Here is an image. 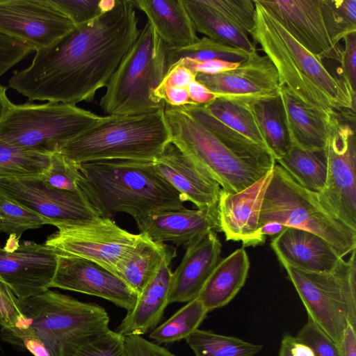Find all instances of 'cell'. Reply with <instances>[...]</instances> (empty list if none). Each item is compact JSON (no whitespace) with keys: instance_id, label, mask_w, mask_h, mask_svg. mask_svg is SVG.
Segmentation results:
<instances>
[{"instance_id":"cell-1","label":"cell","mask_w":356,"mask_h":356,"mask_svg":"<svg viewBox=\"0 0 356 356\" xmlns=\"http://www.w3.org/2000/svg\"><path fill=\"white\" fill-rule=\"evenodd\" d=\"M138 25L132 1L115 0L98 18L36 51L28 67L14 72L9 86L29 101H91L137 38Z\"/></svg>"},{"instance_id":"cell-2","label":"cell","mask_w":356,"mask_h":356,"mask_svg":"<svg viewBox=\"0 0 356 356\" xmlns=\"http://www.w3.org/2000/svg\"><path fill=\"white\" fill-rule=\"evenodd\" d=\"M249 35L275 66L280 86L307 106L330 117L355 113V95L323 60L303 47L257 0Z\"/></svg>"},{"instance_id":"cell-3","label":"cell","mask_w":356,"mask_h":356,"mask_svg":"<svg viewBox=\"0 0 356 356\" xmlns=\"http://www.w3.org/2000/svg\"><path fill=\"white\" fill-rule=\"evenodd\" d=\"M79 170L78 187L102 217L122 212L138 223L157 212L184 208L180 194L152 161H95L79 164Z\"/></svg>"},{"instance_id":"cell-4","label":"cell","mask_w":356,"mask_h":356,"mask_svg":"<svg viewBox=\"0 0 356 356\" xmlns=\"http://www.w3.org/2000/svg\"><path fill=\"white\" fill-rule=\"evenodd\" d=\"M171 143L164 108L154 112L108 115L68 142L58 152L76 164L101 160L153 161Z\"/></svg>"},{"instance_id":"cell-5","label":"cell","mask_w":356,"mask_h":356,"mask_svg":"<svg viewBox=\"0 0 356 356\" xmlns=\"http://www.w3.org/2000/svg\"><path fill=\"white\" fill-rule=\"evenodd\" d=\"M168 47L147 22L111 76L99 106L107 115L163 109L159 88L167 72Z\"/></svg>"},{"instance_id":"cell-6","label":"cell","mask_w":356,"mask_h":356,"mask_svg":"<svg viewBox=\"0 0 356 356\" xmlns=\"http://www.w3.org/2000/svg\"><path fill=\"white\" fill-rule=\"evenodd\" d=\"M270 222L318 235L329 243L341 258L356 248V231L327 209L318 193L300 186L276 163L263 197L259 218V229Z\"/></svg>"},{"instance_id":"cell-7","label":"cell","mask_w":356,"mask_h":356,"mask_svg":"<svg viewBox=\"0 0 356 356\" xmlns=\"http://www.w3.org/2000/svg\"><path fill=\"white\" fill-rule=\"evenodd\" d=\"M107 116L62 102H10L0 117V140L51 155L68 142L104 122Z\"/></svg>"},{"instance_id":"cell-8","label":"cell","mask_w":356,"mask_h":356,"mask_svg":"<svg viewBox=\"0 0 356 356\" xmlns=\"http://www.w3.org/2000/svg\"><path fill=\"white\" fill-rule=\"evenodd\" d=\"M164 115L171 143L229 193L247 188L274 167L241 157L181 107L165 104Z\"/></svg>"},{"instance_id":"cell-9","label":"cell","mask_w":356,"mask_h":356,"mask_svg":"<svg viewBox=\"0 0 356 356\" xmlns=\"http://www.w3.org/2000/svg\"><path fill=\"white\" fill-rule=\"evenodd\" d=\"M348 260L323 273L282 264L310 318L339 346L349 323L356 327L355 250Z\"/></svg>"},{"instance_id":"cell-10","label":"cell","mask_w":356,"mask_h":356,"mask_svg":"<svg viewBox=\"0 0 356 356\" xmlns=\"http://www.w3.org/2000/svg\"><path fill=\"white\" fill-rule=\"evenodd\" d=\"M20 302L31 325L59 356L65 344L109 330L103 307L58 291L48 289Z\"/></svg>"},{"instance_id":"cell-11","label":"cell","mask_w":356,"mask_h":356,"mask_svg":"<svg viewBox=\"0 0 356 356\" xmlns=\"http://www.w3.org/2000/svg\"><path fill=\"white\" fill-rule=\"evenodd\" d=\"M49 235L44 245L57 252L79 257L106 268L116 275L142 238L119 227L111 218L100 216L89 222L63 226Z\"/></svg>"},{"instance_id":"cell-12","label":"cell","mask_w":356,"mask_h":356,"mask_svg":"<svg viewBox=\"0 0 356 356\" xmlns=\"http://www.w3.org/2000/svg\"><path fill=\"white\" fill-rule=\"evenodd\" d=\"M0 193L57 228L89 222L101 216L79 188L58 189L40 178L0 179Z\"/></svg>"},{"instance_id":"cell-13","label":"cell","mask_w":356,"mask_h":356,"mask_svg":"<svg viewBox=\"0 0 356 356\" xmlns=\"http://www.w3.org/2000/svg\"><path fill=\"white\" fill-rule=\"evenodd\" d=\"M343 121L328 138L326 186L318 194L327 209L356 231V137L355 124L352 125L355 121Z\"/></svg>"},{"instance_id":"cell-14","label":"cell","mask_w":356,"mask_h":356,"mask_svg":"<svg viewBox=\"0 0 356 356\" xmlns=\"http://www.w3.org/2000/svg\"><path fill=\"white\" fill-rule=\"evenodd\" d=\"M75 28L52 0H0V33L36 51Z\"/></svg>"},{"instance_id":"cell-15","label":"cell","mask_w":356,"mask_h":356,"mask_svg":"<svg viewBox=\"0 0 356 356\" xmlns=\"http://www.w3.org/2000/svg\"><path fill=\"white\" fill-rule=\"evenodd\" d=\"M16 238L14 245L0 246V280L24 300L50 289L58 262V253L44 244Z\"/></svg>"},{"instance_id":"cell-16","label":"cell","mask_w":356,"mask_h":356,"mask_svg":"<svg viewBox=\"0 0 356 356\" xmlns=\"http://www.w3.org/2000/svg\"><path fill=\"white\" fill-rule=\"evenodd\" d=\"M196 80L216 97L251 105L280 95L277 72L257 51L234 70L218 74H196Z\"/></svg>"},{"instance_id":"cell-17","label":"cell","mask_w":356,"mask_h":356,"mask_svg":"<svg viewBox=\"0 0 356 356\" xmlns=\"http://www.w3.org/2000/svg\"><path fill=\"white\" fill-rule=\"evenodd\" d=\"M57 253V267L50 288L99 297L127 312L134 307L138 294L119 277L89 260Z\"/></svg>"},{"instance_id":"cell-18","label":"cell","mask_w":356,"mask_h":356,"mask_svg":"<svg viewBox=\"0 0 356 356\" xmlns=\"http://www.w3.org/2000/svg\"><path fill=\"white\" fill-rule=\"evenodd\" d=\"M308 51L339 62L340 48L329 35L321 0H257Z\"/></svg>"},{"instance_id":"cell-19","label":"cell","mask_w":356,"mask_h":356,"mask_svg":"<svg viewBox=\"0 0 356 356\" xmlns=\"http://www.w3.org/2000/svg\"><path fill=\"white\" fill-rule=\"evenodd\" d=\"M273 169L247 188L236 193L221 188L217 206L219 231L227 241H241L243 248L264 243L259 227L260 209Z\"/></svg>"},{"instance_id":"cell-20","label":"cell","mask_w":356,"mask_h":356,"mask_svg":"<svg viewBox=\"0 0 356 356\" xmlns=\"http://www.w3.org/2000/svg\"><path fill=\"white\" fill-rule=\"evenodd\" d=\"M158 174L197 209L217 213L220 185L172 143L152 161Z\"/></svg>"},{"instance_id":"cell-21","label":"cell","mask_w":356,"mask_h":356,"mask_svg":"<svg viewBox=\"0 0 356 356\" xmlns=\"http://www.w3.org/2000/svg\"><path fill=\"white\" fill-rule=\"evenodd\" d=\"M139 234L155 243L172 242L185 248L211 231H219L216 212L206 209L168 210L136 223Z\"/></svg>"},{"instance_id":"cell-22","label":"cell","mask_w":356,"mask_h":356,"mask_svg":"<svg viewBox=\"0 0 356 356\" xmlns=\"http://www.w3.org/2000/svg\"><path fill=\"white\" fill-rule=\"evenodd\" d=\"M222 244L211 231L186 248L179 266L172 273L169 304L196 298L213 270L221 259Z\"/></svg>"},{"instance_id":"cell-23","label":"cell","mask_w":356,"mask_h":356,"mask_svg":"<svg viewBox=\"0 0 356 356\" xmlns=\"http://www.w3.org/2000/svg\"><path fill=\"white\" fill-rule=\"evenodd\" d=\"M270 245L282 264L307 272L330 271L341 259L324 238L295 227H287L273 238Z\"/></svg>"},{"instance_id":"cell-24","label":"cell","mask_w":356,"mask_h":356,"mask_svg":"<svg viewBox=\"0 0 356 356\" xmlns=\"http://www.w3.org/2000/svg\"><path fill=\"white\" fill-rule=\"evenodd\" d=\"M280 95L292 147L311 150L325 149L330 136L345 120L341 116H328L307 106L283 86H280Z\"/></svg>"},{"instance_id":"cell-25","label":"cell","mask_w":356,"mask_h":356,"mask_svg":"<svg viewBox=\"0 0 356 356\" xmlns=\"http://www.w3.org/2000/svg\"><path fill=\"white\" fill-rule=\"evenodd\" d=\"M173 259H165L156 275L139 293L134 307L127 312L117 332L122 337L142 335L154 329L169 304Z\"/></svg>"},{"instance_id":"cell-26","label":"cell","mask_w":356,"mask_h":356,"mask_svg":"<svg viewBox=\"0 0 356 356\" xmlns=\"http://www.w3.org/2000/svg\"><path fill=\"white\" fill-rule=\"evenodd\" d=\"M159 37L168 48H181L199 38L183 0H134Z\"/></svg>"},{"instance_id":"cell-27","label":"cell","mask_w":356,"mask_h":356,"mask_svg":"<svg viewBox=\"0 0 356 356\" xmlns=\"http://www.w3.org/2000/svg\"><path fill=\"white\" fill-rule=\"evenodd\" d=\"M249 268L244 248L219 261L197 296L208 312L225 306L236 296L245 283Z\"/></svg>"},{"instance_id":"cell-28","label":"cell","mask_w":356,"mask_h":356,"mask_svg":"<svg viewBox=\"0 0 356 356\" xmlns=\"http://www.w3.org/2000/svg\"><path fill=\"white\" fill-rule=\"evenodd\" d=\"M143 236L131 253L118 266L116 275L138 295L156 275L163 262L174 259L176 249Z\"/></svg>"},{"instance_id":"cell-29","label":"cell","mask_w":356,"mask_h":356,"mask_svg":"<svg viewBox=\"0 0 356 356\" xmlns=\"http://www.w3.org/2000/svg\"><path fill=\"white\" fill-rule=\"evenodd\" d=\"M196 32L248 53L257 51L249 35L227 22L203 0H183Z\"/></svg>"},{"instance_id":"cell-30","label":"cell","mask_w":356,"mask_h":356,"mask_svg":"<svg viewBox=\"0 0 356 356\" xmlns=\"http://www.w3.org/2000/svg\"><path fill=\"white\" fill-rule=\"evenodd\" d=\"M181 108L241 157L269 167L275 165V160L267 149L216 119L204 104H190Z\"/></svg>"},{"instance_id":"cell-31","label":"cell","mask_w":356,"mask_h":356,"mask_svg":"<svg viewBox=\"0 0 356 356\" xmlns=\"http://www.w3.org/2000/svg\"><path fill=\"white\" fill-rule=\"evenodd\" d=\"M275 162L305 189L320 193L325 188L327 175L325 149L311 150L293 146Z\"/></svg>"},{"instance_id":"cell-32","label":"cell","mask_w":356,"mask_h":356,"mask_svg":"<svg viewBox=\"0 0 356 356\" xmlns=\"http://www.w3.org/2000/svg\"><path fill=\"white\" fill-rule=\"evenodd\" d=\"M259 130L275 160L292 147L280 95L251 104Z\"/></svg>"},{"instance_id":"cell-33","label":"cell","mask_w":356,"mask_h":356,"mask_svg":"<svg viewBox=\"0 0 356 356\" xmlns=\"http://www.w3.org/2000/svg\"><path fill=\"white\" fill-rule=\"evenodd\" d=\"M51 155L14 146L0 140V179L41 178Z\"/></svg>"},{"instance_id":"cell-34","label":"cell","mask_w":356,"mask_h":356,"mask_svg":"<svg viewBox=\"0 0 356 356\" xmlns=\"http://www.w3.org/2000/svg\"><path fill=\"white\" fill-rule=\"evenodd\" d=\"M204 106L216 119L268 150L251 105L216 97Z\"/></svg>"},{"instance_id":"cell-35","label":"cell","mask_w":356,"mask_h":356,"mask_svg":"<svg viewBox=\"0 0 356 356\" xmlns=\"http://www.w3.org/2000/svg\"><path fill=\"white\" fill-rule=\"evenodd\" d=\"M251 54L204 36L186 47L168 48L167 71L180 60L202 62L220 60L241 63Z\"/></svg>"},{"instance_id":"cell-36","label":"cell","mask_w":356,"mask_h":356,"mask_svg":"<svg viewBox=\"0 0 356 356\" xmlns=\"http://www.w3.org/2000/svg\"><path fill=\"white\" fill-rule=\"evenodd\" d=\"M186 341L195 356H254L263 348L235 337L200 329L186 337Z\"/></svg>"},{"instance_id":"cell-37","label":"cell","mask_w":356,"mask_h":356,"mask_svg":"<svg viewBox=\"0 0 356 356\" xmlns=\"http://www.w3.org/2000/svg\"><path fill=\"white\" fill-rule=\"evenodd\" d=\"M208 312L197 297L187 302L166 321L153 329L149 334V337L158 344L186 339L198 329Z\"/></svg>"},{"instance_id":"cell-38","label":"cell","mask_w":356,"mask_h":356,"mask_svg":"<svg viewBox=\"0 0 356 356\" xmlns=\"http://www.w3.org/2000/svg\"><path fill=\"white\" fill-rule=\"evenodd\" d=\"M60 356H127L124 337L111 330L85 337L65 344Z\"/></svg>"},{"instance_id":"cell-39","label":"cell","mask_w":356,"mask_h":356,"mask_svg":"<svg viewBox=\"0 0 356 356\" xmlns=\"http://www.w3.org/2000/svg\"><path fill=\"white\" fill-rule=\"evenodd\" d=\"M323 16L335 46L356 32V0H321Z\"/></svg>"},{"instance_id":"cell-40","label":"cell","mask_w":356,"mask_h":356,"mask_svg":"<svg viewBox=\"0 0 356 356\" xmlns=\"http://www.w3.org/2000/svg\"><path fill=\"white\" fill-rule=\"evenodd\" d=\"M44 225L48 224L43 218L0 193V232L19 239L26 230Z\"/></svg>"},{"instance_id":"cell-41","label":"cell","mask_w":356,"mask_h":356,"mask_svg":"<svg viewBox=\"0 0 356 356\" xmlns=\"http://www.w3.org/2000/svg\"><path fill=\"white\" fill-rule=\"evenodd\" d=\"M227 22L249 35L255 24V4L252 0H203ZM250 36V35H249Z\"/></svg>"},{"instance_id":"cell-42","label":"cell","mask_w":356,"mask_h":356,"mask_svg":"<svg viewBox=\"0 0 356 356\" xmlns=\"http://www.w3.org/2000/svg\"><path fill=\"white\" fill-rule=\"evenodd\" d=\"M75 26L92 22L113 8L115 0H52Z\"/></svg>"},{"instance_id":"cell-43","label":"cell","mask_w":356,"mask_h":356,"mask_svg":"<svg viewBox=\"0 0 356 356\" xmlns=\"http://www.w3.org/2000/svg\"><path fill=\"white\" fill-rule=\"evenodd\" d=\"M80 177L79 165L56 152L51 155L49 168L40 179L51 187L75 191L79 189L77 182Z\"/></svg>"},{"instance_id":"cell-44","label":"cell","mask_w":356,"mask_h":356,"mask_svg":"<svg viewBox=\"0 0 356 356\" xmlns=\"http://www.w3.org/2000/svg\"><path fill=\"white\" fill-rule=\"evenodd\" d=\"M29 324V319L23 311L20 300L0 280L1 330L11 331Z\"/></svg>"},{"instance_id":"cell-45","label":"cell","mask_w":356,"mask_h":356,"mask_svg":"<svg viewBox=\"0 0 356 356\" xmlns=\"http://www.w3.org/2000/svg\"><path fill=\"white\" fill-rule=\"evenodd\" d=\"M1 335L4 341L26 350L33 356H59L31 324L11 331L1 330Z\"/></svg>"},{"instance_id":"cell-46","label":"cell","mask_w":356,"mask_h":356,"mask_svg":"<svg viewBox=\"0 0 356 356\" xmlns=\"http://www.w3.org/2000/svg\"><path fill=\"white\" fill-rule=\"evenodd\" d=\"M295 338L308 346L314 356H341L339 346L309 317Z\"/></svg>"},{"instance_id":"cell-47","label":"cell","mask_w":356,"mask_h":356,"mask_svg":"<svg viewBox=\"0 0 356 356\" xmlns=\"http://www.w3.org/2000/svg\"><path fill=\"white\" fill-rule=\"evenodd\" d=\"M33 51L24 42L0 33V77Z\"/></svg>"},{"instance_id":"cell-48","label":"cell","mask_w":356,"mask_h":356,"mask_svg":"<svg viewBox=\"0 0 356 356\" xmlns=\"http://www.w3.org/2000/svg\"><path fill=\"white\" fill-rule=\"evenodd\" d=\"M343 40L345 45L339 51L340 75L356 93V32L347 35Z\"/></svg>"},{"instance_id":"cell-49","label":"cell","mask_w":356,"mask_h":356,"mask_svg":"<svg viewBox=\"0 0 356 356\" xmlns=\"http://www.w3.org/2000/svg\"><path fill=\"white\" fill-rule=\"evenodd\" d=\"M123 337L127 356H177L142 335L131 334Z\"/></svg>"},{"instance_id":"cell-50","label":"cell","mask_w":356,"mask_h":356,"mask_svg":"<svg viewBox=\"0 0 356 356\" xmlns=\"http://www.w3.org/2000/svg\"><path fill=\"white\" fill-rule=\"evenodd\" d=\"M177 63L184 65L195 74L211 75L218 74L234 70L240 64L238 63H232L220 60H213L202 62L180 60Z\"/></svg>"},{"instance_id":"cell-51","label":"cell","mask_w":356,"mask_h":356,"mask_svg":"<svg viewBox=\"0 0 356 356\" xmlns=\"http://www.w3.org/2000/svg\"><path fill=\"white\" fill-rule=\"evenodd\" d=\"M188 92L192 104H206L216 98L214 94L196 79L188 86Z\"/></svg>"},{"instance_id":"cell-52","label":"cell","mask_w":356,"mask_h":356,"mask_svg":"<svg viewBox=\"0 0 356 356\" xmlns=\"http://www.w3.org/2000/svg\"><path fill=\"white\" fill-rule=\"evenodd\" d=\"M341 356H356L355 327L348 323L338 346Z\"/></svg>"},{"instance_id":"cell-53","label":"cell","mask_w":356,"mask_h":356,"mask_svg":"<svg viewBox=\"0 0 356 356\" xmlns=\"http://www.w3.org/2000/svg\"><path fill=\"white\" fill-rule=\"evenodd\" d=\"M292 356H314L312 349L307 345L296 340L293 337L291 345Z\"/></svg>"},{"instance_id":"cell-54","label":"cell","mask_w":356,"mask_h":356,"mask_svg":"<svg viewBox=\"0 0 356 356\" xmlns=\"http://www.w3.org/2000/svg\"><path fill=\"white\" fill-rule=\"evenodd\" d=\"M287 227L275 222H267L263 225L260 229V232L262 236L266 238L267 236H273L278 234Z\"/></svg>"},{"instance_id":"cell-55","label":"cell","mask_w":356,"mask_h":356,"mask_svg":"<svg viewBox=\"0 0 356 356\" xmlns=\"http://www.w3.org/2000/svg\"><path fill=\"white\" fill-rule=\"evenodd\" d=\"M293 337L290 334H284L282 339L279 356H292L291 353V345Z\"/></svg>"},{"instance_id":"cell-56","label":"cell","mask_w":356,"mask_h":356,"mask_svg":"<svg viewBox=\"0 0 356 356\" xmlns=\"http://www.w3.org/2000/svg\"><path fill=\"white\" fill-rule=\"evenodd\" d=\"M10 102L6 94V88L0 85V117L5 112Z\"/></svg>"}]
</instances>
